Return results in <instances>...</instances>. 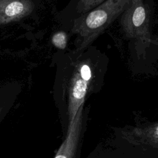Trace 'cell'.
<instances>
[{"instance_id":"obj_1","label":"cell","mask_w":158,"mask_h":158,"mask_svg":"<svg viewBox=\"0 0 158 158\" xmlns=\"http://www.w3.org/2000/svg\"><path fill=\"white\" fill-rule=\"evenodd\" d=\"M130 0H107L89 12L75 19L73 33L77 35L78 50L88 48L117 17Z\"/></svg>"},{"instance_id":"obj_2","label":"cell","mask_w":158,"mask_h":158,"mask_svg":"<svg viewBox=\"0 0 158 158\" xmlns=\"http://www.w3.org/2000/svg\"><path fill=\"white\" fill-rule=\"evenodd\" d=\"M111 146L128 158H158V122L119 129Z\"/></svg>"},{"instance_id":"obj_3","label":"cell","mask_w":158,"mask_h":158,"mask_svg":"<svg viewBox=\"0 0 158 158\" xmlns=\"http://www.w3.org/2000/svg\"><path fill=\"white\" fill-rule=\"evenodd\" d=\"M150 6L143 0H130L121 14L120 24L128 38L134 40L141 48H146L151 43Z\"/></svg>"},{"instance_id":"obj_4","label":"cell","mask_w":158,"mask_h":158,"mask_svg":"<svg viewBox=\"0 0 158 158\" xmlns=\"http://www.w3.org/2000/svg\"><path fill=\"white\" fill-rule=\"evenodd\" d=\"M93 77V65L89 59H81L75 64L68 87L69 123L73 120L80 107L84 104Z\"/></svg>"},{"instance_id":"obj_5","label":"cell","mask_w":158,"mask_h":158,"mask_svg":"<svg viewBox=\"0 0 158 158\" xmlns=\"http://www.w3.org/2000/svg\"><path fill=\"white\" fill-rule=\"evenodd\" d=\"M83 105L78 110L73 120L68 124L65 139L54 158H80L84 133Z\"/></svg>"},{"instance_id":"obj_6","label":"cell","mask_w":158,"mask_h":158,"mask_svg":"<svg viewBox=\"0 0 158 158\" xmlns=\"http://www.w3.org/2000/svg\"><path fill=\"white\" fill-rule=\"evenodd\" d=\"M34 4L29 0H0V25L19 21L30 15Z\"/></svg>"},{"instance_id":"obj_7","label":"cell","mask_w":158,"mask_h":158,"mask_svg":"<svg viewBox=\"0 0 158 158\" xmlns=\"http://www.w3.org/2000/svg\"><path fill=\"white\" fill-rule=\"evenodd\" d=\"M86 158H128L122 151L112 146H98L92 151Z\"/></svg>"},{"instance_id":"obj_8","label":"cell","mask_w":158,"mask_h":158,"mask_svg":"<svg viewBox=\"0 0 158 158\" xmlns=\"http://www.w3.org/2000/svg\"><path fill=\"white\" fill-rule=\"evenodd\" d=\"M104 1V0H81L77 5V12L81 15L86 14L96 8Z\"/></svg>"},{"instance_id":"obj_9","label":"cell","mask_w":158,"mask_h":158,"mask_svg":"<svg viewBox=\"0 0 158 158\" xmlns=\"http://www.w3.org/2000/svg\"><path fill=\"white\" fill-rule=\"evenodd\" d=\"M52 43L54 46L60 49H64L67 44V36L64 31H58L52 37Z\"/></svg>"},{"instance_id":"obj_10","label":"cell","mask_w":158,"mask_h":158,"mask_svg":"<svg viewBox=\"0 0 158 158\" xmlns=\"http://www.w3.org/2000/svg\"><path fill=\"white\" fill-rule=\"evenodd\" d=\"M151 43H152V44H157L158 45V38H157V39H154V40H151Z\"/></svg>"},{"instance_id":"obj_11","label":"cell","mask_w":158,"mask_h":158,"mask_svg":"<svg viewBox=\"0 0 158 158\" xmlns=\"http://www.w3.org/2000/svg\"><path fill=\"white\" fill-rule=\"evenodd\" d=\"M1 109L0 108V117H1Z\"/></svg>"}]
</instances>
